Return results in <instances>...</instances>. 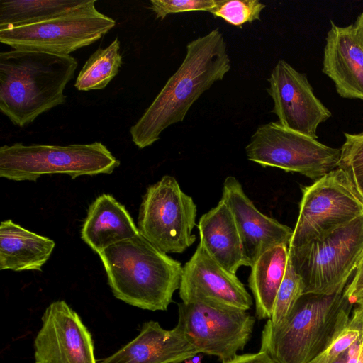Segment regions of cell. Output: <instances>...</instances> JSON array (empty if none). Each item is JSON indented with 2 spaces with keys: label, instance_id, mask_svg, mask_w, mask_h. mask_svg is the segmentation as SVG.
Wrapping results in <instances>:
<instances>
[{
  "label": "cell",
  "instance_id": "2e32d148",
  "mask_svg": "<svg viewBox=\"0 0 363 363\" xmlns=\"http://www.w3.org/2000/svg\"><path fill=\"white\" fill-rule=\"evenodd\" d=\"M325 40L323 72L341 97L363 100V46L353 24L339 26L331 21Z\"/></svg>",
  "mask_w": 363,
  "mask_h": 363
},
{
  "label": "cell",
  "instance_id": "ffe728a7",
  "mask_svg": "<svg viewBox=\"0 0 363 363\" xmlns=\"http://www.w3.org/2000/svg\"><path fill=\"white\" fill-rule=\"evenodd\" d=\"M55 242L31 232L12 220L0 225V269L37 270L50 258Z\"/></svg>",
  "mask_w": 363,
  "mask_h": 363
},
{
  "label": "cell",
  "instance_id": "52a82bcc",
  "mask_svg": "<svg viewBox=\"0 0 363 363\" xmlns=\"http://www.w3.org/2000/svg\"><path fill=\"white\" fill-rule=\"evenodd\" d=\"M95 0L61 16L35 23L0 28V42L14 50L69 55L111 30L116 21L100 13Z\"/></svg>",
  "mask_w": 363,
  "mask_h": 363
},
{
  "label": "cell",
  "instance_id": "4dcf8cb0",
  "mask_svg": "<svg viewBox=\"0 0 363 363\" xmlns=\"http://www.w3.org/2000/svg\"><path fill=\"white\" fill-rule=\"evenodd\" d=\"M360 343L361 337L348 348L346 353L345 363H357L359 353Z\"/></svg>",
  "mask_w": 363,
  "mask_h": 363
},
{
  "label": "cell",
  "instance_id": "d590c367",
  "mask_svg": "<svg viewBox=\"0 0 363 363\" xmlns=\"http://www.w3.org/2000/svg\"><path fill=\"white\" fill-rule=\"evenodd\" d=\"M187 361H189V363H201V358L196 354Z\"/></svg>",
  "mask_w": 363,
  "mask_h": 363
},
{
  "label": "cell",
  "instance_id": "d6a6232c",
  "mask_svg": "<svg viewBox=\"0 0 363 363\" xmlns=\"http://www.w3.org/2000/svg\"><path fill=\"white\" fill-rule=\"evenodd\" d=\"M349 299L354 305L363 309V289Z\"/></svg>",
  "mask_w": 363,
  "mask_h": 363
},
{
  "label": "cell",
  "instance_id": "44dd1931",
  "mask_svg": "<svg viewBox=\"0 0 363 363\" xmlns=\"http://www.w3.org/2000/svg\"><path fill=\"white\" fill-rule=\"evenodd\" d=\"M289 260V246L267 250L250 266L248 286L255 302L258 319H270L277 292L284 279Z\"/></svg>",
  "mask_w": 363,
  "mask_h": 363
},
{
  "label": "cell",
  "instance_id": "d4e9b609",
  "mask_svg": "<svg viewBox=\"0 0 363 363\" xmlns=\"http://www.w3.org/2000/svg\"><path fill=\"white\" fill-rule=\"evenodd\" d=\"M345 142L340 148L337 168L347 176L350 182L363 199V133H344Z\"/></svg>",
  "mask_w": 363,
  "mask_h": 363
},
{
  "label": "cell",
  "instance_id": "7402d4cb",
  "mask_svg": "<svg viewBox=\"0 0 363 363\" xmlns=\"http://www.w3.org/2000/svg\"><path fill=\"white\" fill-rule=\"evenodd\" d=\"M88 0H1L0 28L40 23L67 13Z\"/></svg>",
  "mask_w": 363,
  "mask_h": 363
},
{
  "label": "cell",
  "instance_id": "83f0119b",
  "mask_svg": "<svg viewBox=\"0 0 363 363\" xmlns=\"http://www.w3.org/2000/svg\"><path fill=\"white\" fill-rule=\"evenodd\" d=\"M218 0H151L150 8L157 18L164 19L167 15L190 11H208L213 9Z\"/></svg>",
  "mask_w": 363,
  "mask_h": 363
},
{
  "label": "cell",
  "instance_id": "30bf717a",
  "mask_svg": "<svg viewBox=\"0 0 363 363\" xmlns=\"http://www.w3.org/2000/svg\"><path fill=\"white\" fill-rule=\"evenodd\" d=\"M289 247H298L347 225L363 214V199L340 168L303 186Z\"/></svg>",
  "mask_w": 363,
  "mask_h": 363
},
{
  "label": "cell",
  "instance_id": "7c38bea8",
  "mask_svg": "<svg viewBox=\"0 0 363 363\" xmlns=\"http://www.w3.org/2000/svg\"><path fill=\"white\" fill-rule=\"evenodd\" d=\"M267 89L274 103L272 111L286 128L317 139L319 125L331 112L316 97L306 76L284 60L271 72Z\"/></svg>",
  "mask_w": 363,
  "mask_h": 363
},
{
  "label": "cell",
  "instance_id": "ac0fdd59",
  "mask_svg": "<svg viewBox=\"0 0 363 363\" xmlns=\"http://www.w3.org/2000/svg\"><path fill=\"white\" fill-rule=\"evenodd\" d=\"M197 227L199 243L226 270L236 274L240 267H250L233 216L224 199L221 198L201 216Z\"/></svg>",
  "mask_w": 363,
  "mask_h": 363
},
{
  "label": "cell",
  "instance_id": "e0dca14e",
  "mask_svg": "<svg viewBox=\"0 0 363 363\" xmlns=\"http://www.w3.org/2000/svg\"><path fill=\"white\" fill-rule=\"evenodd\" d=\"M199 353L178 328L167 330L150 320L133 340L99 363H182Z\"/></svg>",
  "mask_w": 363,
  "mask_h": 363
},
{
  "label": "cell",
  "instance_id": "cb8c5ba5",
  "mask_svg": "<svg viewBox=\"0 0 363 363\" xmlns=\"http://www.w3.org/2000/svg\"><path fill=\"white\" fill-rule=\"evenodd\" d=\"M304 294V285L300 276L288 260L285 275L277 292L270 322L278 325L290 315L296 303Z\"/></svg>",
  "mask_w": 363,
  "mask_h": 363
},
{
  "label": "cell",
  "instance_id": "4316f807",
  "mask_svg": "<svg viewBox=\"0 0 363 363\" xmlns=\"http://www.w3.org/2000/svg\"><path fill=\"white\" fill-rule=\"evenodd\" d=\"M265 6L258 0H218L216 6L209 13L233 26L241 27L246 23L260 20Z\"/></svg>",
  "mask_w": 363,
  "mask_h": 363
},
{
  "label": "cell",
  "instance_id": "e575fe53",
  "mask_svg": "<svg viewBox=\"0 0 363 363\" xmlns=\"http://www.w3.org/2000/svg\"><path fill=\"white\" fill-rule=\"evenodd\" d=\"M346 353L347 351L344 352L342 354H341V356L334 363H345Z\"/></svg>",
  "mask_w": 363,
  "mask_h": 363
},
{
  "label": "cell",
  "instance_id": "603a6c76",
  "mask_svg": "<svg viewBox=\"0 0 363 363\" xmlns=\"http://www.w3.org/2000/svg\"><path fill=\"white\" fill-rule=\"evenodd\" d=\"M122 65L120 41L116 38L106 48H99L86 60L74 86L79 91L104 89L118 74Z\"/></svg>",
  "mask_w": 363,
  "mask_h": 363
},
{
  "label": "cell",
  "instance_id": "9c48e42d",
  "mask_svg": "<svg viewBox=\"0 0 363 363\" xmlns=\"http://www.w3.org/2000/svg\"><path fill=\"white\" fill-rule=\"evenodd\" d=\"M247 159L263 167L304 175L315 182L337 168L340 148L284 128L278 122L259 125L245 147Z\"/></svg>",
  "mask_w": 363,
  "mask_h": 363
},
{
  "label": "cell",
  "instance_id": "5b68a950",
  "mask_svg": "<svg viewBox=\"0 0 363 363\" xmlns=\"http://www.w3.org/2000/svg\"><path fill=\"white\" fill-rule=\"evenodd\" d=\"M363 255V214L322 237L289 247V258L304 294L332 295L345 290Z\"/></svg>",
  "mask_w": 363,
  "mask_h": 363
},
{
  "label": "cell",
  "instance_id": "ba28073f",
  "mask_svg": "<svg viewBox=\"0 0 363 363\" xmlns=\"http://www.w3.org/2000/svg\"><path fill=\"white\" fill-rule=\"evenodd\" d=\"M196 205L177 179L165 175L149 186L138 216L140 233L162 252L182 253L196 240Z\"/></svg>",
  "mask_w": 363,
  "mask_h": 363
},
{
  "label": "cell",
  "instance_id": "277c9868",
  "mask_svg": "<svg viewBox=\"0 0 363 363\" xmlns=\"http://www.w3.org/2000/svg\"><path fill=\"white\" fill-rule=\"evenodd\" d=\"M354 305L345 294H303L288 318L262 331L261 351L277 363H308L348 325Z\"/></svg>",
  "mask_w": 363,
  "mask_h": 363
},
{
  "label": "cell",
  "instance_id": "f546056e",
  "mask_svg": "<svg viewBox=\"0 0 363 363\" xmlns=\"http://www.w3.org/2000/svg\"><path fill=\"white\" fill-rule=\"evenodd\" d=\"M363 289V255L354 274V277L345 289V294L350 298Z\"/></svg>",
  "mask_w": 363,
  "mask_h": 363
},
{
  "label": "cell",
  "instance_id": "3957f363",
  "mask_svg": "<svg viewBox=\"0 0 363 363\" xmlns=\"http://www.w3.org/2000/svg\"><path fill=\"white\" fill-rule=\"evenodd\" d=\"M114 296L152 311H166L179 289L182 263L162 252L140 233L99 254Z\"/></svg>",
  "mask_w": 363,
  "mask_h": 363
},
{
  "label": "cell",
  "instance_id": "8fae6325",
  "mask_svg": "<svg viewBox=\"0 0 363 363\" xmlns=\"http://www.w3.org/2000/svg\"><path fill=\"white\" fill-rule=\"evenodd\" d=\"M255 319L247 311L202 303L178 305L176 325L201 353L230 359L251 337Z\"/></svg>",
  "mask_w": 363,
  "mask_h": 363
},
{
  "label": "cell",
  "instance_id": "836d02e7",
  "mask_svg": "<svg viewBox=\"0 0 363 363\" xmlns=\"http://www.w3.org/2000/svg\"><path fill=\"white\" fill-rule=\"evenodd\" d=\"M357 363H363V327L361 335V343L359 347V357L357 361Z\"/></svg>",
  "mask_w": 363,
  "mask_h": 363
},
{
  "label": "cell",
  "instance_id": "f1b7e54d",
  "mask_svg": "<svg viewBox=\"0 0 363 363\" xmlns=\"http://www.w3.org/2000/svg\"><path fill=\"white\" fill-rule=\"evenodd\" d=\"M222 363H277L267 352L259 350L256 353L237 354Z\"/></svg>",
  "mask_w": 363,
  "mask_h": 363
},
{
  "label": "cell",
  "instance_id": "6da1fadb",
  "mask_svg": "<svg viewBox=\"0 0 363 363\" xmlns=\"http://www.w3.org/2000/svg\"><path fill=\"white\" fill-rule=\"evenodd\" d=\"M230 69L227 45L218 28L189 43L180 67L130 128L134 144L150 146L167 128L183 121L193 104Z\"/></svg>",
  "mask_w": 363,
  "mask_h": 363
},
{
  "label": "cell",
  "instance_id": "5bb4252c",
  "mask_svg": "<svg viewBox=\"0 0 363 363\" xmlns=\"http://www.w3.org/2000/svg\"><path fill=\"white\" fill-rule=\"evenodd\" d=\"M34 341L35 363H96L91 335L65 301L52 302Z\"/></svg>",
  "mask_w": 363,
  "mask_h": 363
},
{
  "label": "cell",
  "instance_id": "9a60e30c",
  "mask_svg": "<svg viewBox=\"0 0 363 363\" xmlns=\"http://www.w3.org/2000/svg\"><path fill=\"white\" fill-rule=\"evenodd\" d=\"M222 199L233 216L250 266L271 247L280 245L289 247L293 230L260 212L235 177L225 178Z\"/></svg>",
  "mask_w": 363,
  "mask_h": 363
},
{
  "label": "cell",
  "instance_id": "7a4b0ae2",
  "mask_svg": "<svg viewBox=\"0 0 363 363\" xmlns=\"http://www.w3.org/2000/svg\"><path fill=\"white\" fill-rule=\"evenodd\" d=\"M77 67L71 55L13 50L0 53V111L23 128L64 104V90Z\"/></svg>",
  "mask_w": 363,
  "mask_h": 363
},
{
  "label": "cell",
  "instance_id": "484cf974",
  "mask_svg": "<svg viewBox=\"0 0 363 363\" xmlns=\"http://www.w3.org/2000/svg\"><path fill=\"white\" fill-rule=\"evenodd\" d=\"M362 327L363 309L356 306L345 328L325 350L308 363H334L360 338Z\"/></svg>",
  "mask_w": 363,
  "mask_h": 363
},
{
  "label": "cell",
  "instance_id": "1f68e13d",
  "mask_svg": "<svg viewBox=\"0 0 363 363\" xmlns=\"http://www.w3.org/2000/svg\"><path fill=\"white\" fill-rule=\"evenodd\" d=\"M355 33L363 46V12L353 24Z\"/></svg>",
  "mask_w": 363,
  "mask_h": 363
},
{
  "label": "cell",
  "instance_id": "4fadbf2b",
  "mask_svg": "<svg viewBox=\"0 0 363 363\" xmlns=\"http://www.w3.org/2000/svg\"><path fill=\"white\" fill-rule=\"evenodd\" d=\"M179 294L184 303L244 311L252 304L251 296L236 274L216 262L201 243L182 267Z\"/></svg>",
  "mask_w": 363,
  "mask_h": 363
},
{
  "label": "cell",
  "instance_id": "d6986e66",
  "mask_svg": "<svg viewBox=\"0 0 363 363\" xmlns=\"http://www.w3.org/2000/svg\"><path fill=\"white\" fill-rule=\"evenodd\" d=\"M140 233L125 207L108 194L99 196L89 206L82 239L96 253Z\"/></svg>",
  "mask_w": 363,
  "mask_h": 363
},
{
  "label": "cell",
  "instance_id": "8992f818",
  "mask_svg": "<svg viewBox=\"0 0 363 363\" xmlns=\"http://www.w3.org/2000/svg\"><path fill=\"white\" fill-rule=\"evenodd\" d=\"M120 165L101 142L25 145L18 143L0 147V177L13 181H36L45 174L83 175L111 174Z\"/></svg>",
  "mask_w": 363,
  "mask_h": 363
}]
</instances>
